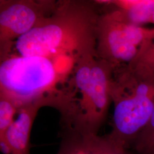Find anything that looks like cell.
<instances>
[{"label":"cell","mask_w":154,"mask_h":154,"mask_svg":"<svg viewBox=\"0 0 154 154\" xmlns=\"http://www.w3.org/2000/svg\"><path fill=\"white\" fill-rule=\"evenodd\" d=\"M99 14L97 26L96 51L99 59L116 69L129 65L137 57L144 42L154 34V28L138 26L125 14L110 3Z\"/></svg>","instance_id":"5b68a950"},{"label":"cell","mask_w":154,"mask_h":154,"mask_svg":"<svg viewBox=\"0 0 154 154\" xmlns=\"http://www.w3.org/2000/svg\"><path fill=\"white\" fill-rule=\"evenodd\" d=\"M50 105L49 98H45L35 100L21 107L18 116L6 132L0 138L8 144L11 154H30V138L33 122L38 110L43 106Z\"/></svg>","instance_id":"52a82bcc"},{"label":"cell","mask_w":154,"mask_h":154,"mask_svg":"<svg viewBox=\"0 0 154 154\" xmlns=\"http://www.w3.org/2000/svg\"><path fill=\"white\" fill-rule=\"evenodd\" d=\"M56 6L54 1H1V61L8 57L14 42L42 22Z\"/></svg>","instance_id":"8992f818"},{"label":"cell","mask_w":154,"mask_h":154,"mask_svg":"<svg viewBox=\"0 0 154 154\" xmlns=\"http://www.w3.org/2000/svg\"><path fill=\"white\" fill-rule=\"evenodd\" d=\"M100 137L68 131L57 154H98Z\"/></svg>","instance_id":"9c48e42d"},{"label":"cell","mask_w":154,"mask_h":154,"mask_svg":"<svg viewBox=\"0 0 154 154\" xmlns=\"http://www.w3.org/2000/svg\"><path fill=\"white\" fill-rule=\"evenodd\" d=\"M65 73L50 58L8 57L0 65V95L11 100L19 110L35 100L54 97L55 86Z\"/></svg>","instance_id":"3957f363"},{"label":"cell","mask_w":154,"mask_h":154,"mask_svg":"<svg viewBox=\"0 0 154 154\" xmlns=\"http://www.w3.org/2000/svg\"><path fill=\"white\" fill-rule=\"evenodd\" d=\"M110 95L114 105L112 128L107 135L126 148L146 126L154 109V85L138 77L128 66L114 69Z\"/></svg>","instance_id":"7a4b0ae2"},{"label":"cell","mask_w":154,"mask_h":154,"mask_svg":"<svg viewBox=\"0 0 154 154\" xmlns=\"http://www.w3.org/2000/svg\"><path fill=\"white\" fill-rule=\"evenodd\" d=\"M110 3L121 9L128 19L135 25L152 23L154 13V0L110 1Z\"/></svg>","instance_id":"ba28073f"},{"label":"cell","mask_w":154,"mask_h":154,"mask_svg":"<svg viewBox=\"0 0 154 154\" xmlns=\"http://www.w3.org/2000/svg\"><path fill=\"white\" fill-rule=\"evenodd\" d=\"M151 23L154 24V14H153V17H152V23Z\"/></svg>","instance_id":"5bb4252c"},{"label":"cell","mask_w":154,"mask_h":154,"mask_svg":"<svg viewBox=\"0 0 154 154\" xmlns=\"http://www.w3.org/2000/svg\"><path fill=\"white\" fill-rule=\"evenodd\" d=\"M139 154H154V109L149 122L134 140Z\"/></svg>","instance_id":"8fae6325"},{"label":"cell","mask_w":154,"mask_h":154,"mask_svg":"<svg viewBox=\"0 0 154 154\" xmlns=\"http://www.w3.org/2000/svg\"><path fill=\"white\" fill-rule=\"evenodd\" d=\"M18 111V109L11 100L0 95V138L5 135L14 121V117Z\"/></svg>","instance_id":"7c38bea8"},{"label":"cell","mask_w":154,"mask_h":154,"mask_svg":"<svg viewBox=\"0 0 154 154\" xmlns=\"http://www.w3.org/2000/svg\"><path fill=\"white\" fill-rule=\"evenodd\" d=\"M128 66L139 78L154 85V34L144 42Z\"/></svg>","instance_id":"30bf717a"},{"label":"cell","mask_w":154,"mask_h":154,"mask_svg":"<svg viewBox=\"0 0 154 154\" xmlns=\"http://www.w3.org/2000/svg\"><path fill=\"white\" fill-rule=\"evenodd\" d=\"M114 67L97 58L91 67L90 78L75 83L74 98L67 124L69 131L83 135H98L107 115L111 98L110 83Z\"/></svg>","instance_id":"277c9868"},{"label":"cell","mask_w":154,"mask_h":154,"mask_svg":"<svg viewBox=\"0 0 154 154\" xmlns=\"http://www.w3.org/2000/svg\"><path fill=\"white\" fill-rule=\"evenodd\" d=\"M95 4L79 1L59 3L50 15L17 39L15 48L19 55L68 59L74 63L86 55L97 57L99 13Z\"/></svg>","instance_id":"6da1fadb"},{"label":"cell","mask_w":154,"mask_h":154,"mask_svg":"<svg viewBox=\"0 0 154 154\" xmlns=\"http://www.w3.org/2000/svg\"><path fill=\"white\" fill-rule=\"evenodd\" d=\"M98 154H130L126 148L111 140L107 136L100 137Z\"/></svg>","instance_id":"4fadbf2b"}]
</instances>
